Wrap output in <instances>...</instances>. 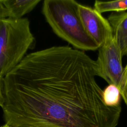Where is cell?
I'll return each instance as SVG.
<instances>
[{"label": "cell", "mask_w": 127, "mask_h": 127, "mask_svg": "<svg viewBox=\"0 0 127 127\" xmlns=\"http://www.w3.org/2000/svg\"><path fill=\"white\" fill-rule=\"evenodd\" d=\"M94 8L100 13L112 11L121 12L127 10V0H119L110 1L96 0Z\"/></svg>", "instance_id": "obj_8"}, {"label": "cell", "mask_w": 127, "mask_h": 127, "mask_svg": "<svg viewBox=\"0 0 127 127\" xmlns=\"http://www.w3.org/2000/svg\"><path fill=\"white\" fill-rule=\"evenodd\" d=\"M41 0H5L2 2L8 11L9 18L21 19L31 11Z\"/></svg>", "instance_id": "obj_7"}, {"label": "cell", "mask_w": 127, "mask_h": 127, "mask_svg": "<svg viewBox=\"0 0 127 127\" xmlns=\"http://www.w3.org/2000/svg\"><path fill=\"white\" fill-rule=\"evenodd\" d=\"M95 61L53 46L31 53L4 76L5 124L10 127H116L121 106L103 100Z\"/></svg>", "instance_id": "obj_1"}, {"label": "cell", "mask_w": 127, "mask_h": 127, "mask_svg": "<svg viewBox=\"0 0 127 127\" xmlns=\"http://www.w3.org/2000/svg\"><path fill=\"white\" fill-rule=\"evenodd\" d=\"M98 50V57L95 61L98 76L102 78L109 84L115 85L119 88L122 98L127 107V100L123 87V56L113 37L109 38Z\"/></svg>", "instance_id": "obj_4"}, {"label": "cell", "mask_w": 127, "mask_h": 127, "mask_svg": "<svg viewBox=\"0 0 127 127\" xmlns=\"http://www.w3.org/2000/svg\"><path fill=\"white\" fill-rule=\"evenodd\" d=\"M5 103L4 77L0 75V107L2 108Z\"/></svg>", "instance_id": "obj_10"}, {"label": "cell", "mask_w": 127, "mask_h": 127, "mask_svg": "<svg viewBox=\"0 0 127 127\" xmlns=\"http://www.w3.org/2000/svg\"><path fill=\"white\" fill-rule=\"evenodd\" d=\"M35 38L28 18L0 20V75L5 76L34 47Z\"/></svg>", "instance_id": "obj_3"}, {"label": "cell", "mask_w": 127, "mask_h": 127, "mask_svg": "<svg viewBox=\"0 0 127 127\" xmlns=\"http://www.w3.org/2000/svg\"><path fill=\"white\" fill-rule=\"evenodd\" d=\"M0 127H9V126H8L7 125H6V124H4V125H3V126H1Z\"/></svg>", "instance_id": "obj_13"}, {"label": "cell", "mask_w": 127, "mask_h": 127, "mask_svg": "<svg viewBox=\"0 0 127 127\" xmlns=\"http://www.w3.org/2000/svg\"><path fill=\"white\" fill-rule=\"evenodd\" d=\"M123 87L124 94L126 99L127 100V64L124 69L123 74Z\"/></svg>", "instance_id": "obj_12"}, {"label": "cell", "mask_w": 127, "mask_h": 127, "mask_svg": "<svg viewBox=\"0 0 127 127\" xmlns=\"http://www.w3.org/2000/svg\"><path fill=\"white\" fill-rule=\"evenodd\" d=\"M113 37L123 57H127V12H113L107 18Z\"/></svg>", "instance_id": "obj_6"}, {"label": "cell", "mask_w": 127, "mask_h": 127, "mask_svg": "<svg viewBox=\"0 0 127 127\" xmlns=\"http://www.w3.org/2000/svg\"><path fill=\"white\" fill-rule=\"evenodd\" d=\"M79 3L74 0H45L42 13L53 32L81 51H95L99 46L86 32L78 12Z\"/></svg>", "instance_id": "obj_2"}, {"label": "cell", "mask_w": 127, "mask_h": 127, "mask_svg": "<svg viewBox=\"0 0 127 127\" xmlns=\"http://www.w3.org/2000/svg\"><path fill=\"white\" fill-rule=\"evenodd\" d=\"M121 94L119 88L114 84H109L103 90V100L104 104L111 107L120 106Z\"/></svg>", "instance_id": "obj_9"}, {"label": "cell", "mask_w": 127, "mask_h": 127, "mask_svg": "<svg viewBox=\"0 0 127 127\" xmlns=\"http://www.w3.org/2000/svg\"><path fill=\"white\" fill-rule=\"evenodd\" d=\"M8 17V11L3 3L2 0H0V20Z\"/></svg>", "instance_id": "obj_11"}, {"label": "cell", "mask_w": 127, "mask_h": 127, "mask_svg": "<svg viewBox=\"0 0 127 127\" xmlns=\"http://www.w3.org/2000/svg\"><path fill=\"white\" fill-rule=\"evenodd\" d=\"M78 12L86 32L99 47L113 37L108 19L94 8L79 3Z\"/></svg>", "instance_id": "obj_5"}]
</instances>
